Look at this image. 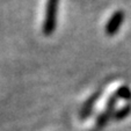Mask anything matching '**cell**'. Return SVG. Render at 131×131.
I'll use <instances>...</instances> for the list:
<instances>
[{"instance_id": "obj_1", "label": "cell", "mask_w": 131, "mask_h": 131, "mask_svg": "<svg viewBox=\"0 0 131 131\" xmlns=\"http://www.w3.org/2000/svg\"><path fill=\"white\" fill-rule=\"evenodd\" d=\"M59 0H48L45 8V17L43 21L42 31L45 36H50L54 32L57 26V13Z\"/></svg>"}, {"instance_id": "obj_2", "label": "cell", "mask_w": 131, "mask_h": 131, "mask_svg": "<svg viewBox=\"0 0 131 131\" xmlns=\"http://www.w3.org/2000/svg\"><path fill=\"white\" fill-rule=\"evenodd\" d=\"M117 97L115 94H113L108 99L106 104V109H104L103 113L97 116L96 122H95L94 125V131H100L106 126V124L109 122V119L113 118V114H114L115 109H116V103H117Z\"/></svg>"}, {"instance_id": "obj_3", "label": "cell", "mask_w": 131, "mask_h": 131, "mask_svg": "<svg viewBox=\"0 0 131 131\" xmlns=\"http://www.w3.org/2000/svg\"><path fill=\"white\" fill-rule=\"evenodd\" d=\"M124 12L122 9H118L114 13V14L110 16L108 21L106 23V27H104V32H106L107 36H114L121 29V26L124 21Z\"/></svg>"}, {"instance_id": "obj_4", "label": "cell", "mask_w": 131, "mask_h": 131, "mask_svg": "<svg viewBox=\"0 0 131 131\" xmlns=\"http://www.w3.org/2000/svg\"><path fill=\"white\" fill-rule=\"evenodd\" d=\"M101 94H102V91H96L95 93H93V94H92L91 96L87 99V101L84 103L81 110H80V114H79L80 118H81V119H86L87 117L92 114L93 108H94L96 101L99 100V97L101 96Z\"/></svg>"}, {"instance_id": "obj_5", "label": "cell", "mask_w": 131, "mask_h": 131, "mask_svg": "<svg viewBox=\"0 0 131 131\" xmlns=\"http://www.w3.org/2000/svg\"><path fill=\"white\" fill-rule=\"evenodd\" d=\"M131 114V102H128L125 106H123L121 109H117L113 114V118L115 121H122V119L126 118L129 115Z\"/></svg>"}, {"instance_id": "obj_6", "label": "cell", "mask_w": 131, "mask_h": 131, "mask_svg": "<svg viewBox=\"0 0 131 131\" xmlns=\"http://www.w3.org/2000/svg\"><path fill=\"white\" fill-rule=\"evenodd\" d=\"M116 95L117 99H121V100H125V101H130L131 100V89L129 86H121L115 91L114 93Z\"/></svg>"}]
</instances>
